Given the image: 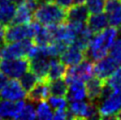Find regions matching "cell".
<instances>
[{"label": "cell", "mask_w": 121, "mask_h": 120, "mask_svg": "<svg viewBox=\"0 0 121 120\" xmlns=\"http://www.w3.org/2000/svg\"><path fill=\"white\" fill-rule=\"evenodd\" d=\"M120 29H121V28H120Z\"/></svg>", "instance_id": "cell-40"}, {"label": "cell", "mask_w": 121, "mask_h": 120, "mask_svg": "<svg viewBox=\"0 0 121 120\" xmlns=\"http://www.w3.org/2000/svg\"><path fill=\"white\" fill-rule=\"evenodd\" d=\"M33 18L44 26H52L65 22L66 12L57 4L48 3L38 6L33 13Z\"/></svg>", "instance_id": "cell-3"}, {"label": "cell", "mask_w": 121, "mask_h": 120, "mask_svg": "<svg viewBox=\"0 0 121 120\" xmlns=\"http://www.w3.org/2000/svg\"><path fill=\"white\" fill-rule=\"evenodd\" d=\"M69 119L99 118L97 105L92 101H71L69 105Z\"/></svg>", "instance_id": "cell-7"}, {"label": "cell", "mask_w": 121, "mask_h": 120, "mask_svg": "<svg viewBox=\"0 0 121 120\" xmlns=\"http://www.w3.org/2000/svg\"><path fill=\"white\" fill-rule=\"evenodd\" d=\"M60 61L65 66H74L86 58L85 52L74 45H69L60 55Z\"/></svg>", "instance_id": "cell-12"}, {"label": "cell", "mask_w": 121, "mask_h": 120, "mask_svg": "<svg viewBox=\"0 0 121 120\" xmlns=\"http://www.w3.org/2000/svg\"><path fill=\"white\" fill-rule=\"evenodd\" d=\"M104 11L110 26L121 28V0H106Z\"/></svg>", "instance_id": "cell-11"}, {"label": "cell", "mask_w": 121, "mask_h": 120, "mask_svg": "<svg viewBox=\"0 0 121 120\" xmlns=\"http://www.w3.org/2000/svg\"><path fill=\"white\" fill-rule=\"evenodd\" d=\"M86 25L91 30V32L95 34L102 31L106 27L109 26V22H108L106 13H104V11H103V12H100V13H94L89 15Z\"/></svg>", "instance_id": "cell-18"}, {"label": "cell", "mask_w": 121, "mask_h": 120, "mask_svg": "<svg viewBox=\"0 0 121 120\" xmlns=\"http://www.w3.org/2000/svg\"><path fill=\"white\" fill-rule=\"evenodd\" d=\"M55 4H57L58 6L63 8L64 10H67L69 7H71L74 4V0H53Z\"/></svg>", "instance_id": "cell-31"}, {"label": "cell", "mask_w": 121, "mask_h": 120, "mask_svg": "<svg viewBox=\"0 0 121 120\" xmlns=\"http://www.w3.org/2000/svg\"><path fill=\"white\" fill-rule=\"evenodd\" d=\"M94 63L92 60L85 58L80 63L74 66H68L66 68V73L64 76V80L66 83H71L73 80H82L86 82L90 78L94 77Z\"/></svg>", "instance_id": "cell-5"}, {"label": "cell", "mask_w": 121, "mask_h": 120, "mask_svg": "<svg viewBox=\"0 0 121 120\" xmlns=\"http://www.w3.org/2000/svg\"><path fill=\"white\" fill-rule=\"evenodd\" d=\"M24 99L19 101L0 100V118H14L16 119L20 110L24 105Z\"/></svg>", "instance_id": "cell-14"}, {"label": "cell", "mask_w": 121, "mask_h": 120, "mask_svg": "<svg viewBox=\"0 0 121 120\" xmlns=\"http://www.w3.org/2000/svg\"><path fill=\"white\" fill-rule=\"evenodd\" d=\"M66 66L58 60L56 57H51L50 64H49V69L47 73V80H54L58 78H64L66 73Z\"/></svg>", "instance_id": "cell-20"}, {"label": "cell", "mask_w": 121, "mask_h": 120, "mask_svg": "<svg viewBox=\"0 0 121 120\" xmlns=\"http://www.w3.org/2000/svg\"><path fill=\"white\" fill-rule=\"evenodd\" d=\"M118 66L120 65H118L111 56H105L97 60L94 64V74L98 78L105 81Z\"/></svg>", "instance_id": "cell-9"}, {"label": "cell", "mask_w": 121, "mask_h": 120, "mask_svg": "<svg viewBox=\"0 0 121 120\" xmlns=\"http://www.w3.org/2000/svg\"><path fill=\"white\" fill-rule=\"evenodd\" d=\"M28 70L29 59L27 57L0 60V71L4 75H6L7 78L18 79Z\"/></svg>", "instance_id": "cell-6"}, {"label": "cell", "mask_w": 121, "mask_h": 120, "mask_svg": "<svg viewBox=\"0 0 121 120\" xmlns=\"http://www.w3.org/2000/svg\"><path fill=\"white\" fill-rule=\"evenodd\" d=\"M9 1L12 2V3H14L15 5H19V4L25 2V0H9Z\"/></svg>", "instance_id": "cell-35"}, {"label": "cell", "mask_w": 121, "mask_h": 120, "mask_svg": "<svg viewBox=\"0 0 121 120\" xmlns=\"http://www.w3.org/2000/svg\"><path fill=\"white\" fill-rule=\"evenodd\" d=\"M106 0H86L85 5L88 8L89 12L91 14L100 13L104 11Z\"/></svg>", "instance_id": "cell-27"}, {"label": "cell", "mask_w": 121, "mask_h": 120, "mask_svg": "<svg viewBox=\"0 0 121 120\" xmlns=\"http://www.w3.org/2000/svg\"><path fill=\"white\" fill-rule=\"evenodd\" d=\"M39 80L38 77L32 71H26L23 75L19 77V82L25 91H29Z\"/></svg>", "instance_id": "cell-25"}, {"label": "cell", "mask_w": 121, "mask_h": 120, "mask_svg": "<svg viewBox=\"0 0 121 120\" xmlns=\"http://www.w3.org/2000/svg\"><path fill=\"white\" fill-rule=\"evenodd\" d=\"M117 118H120V119H121V111H120V113L118 114V117H117Z\"/></svg>", "instance_id": "cell-38"}, {"label": "cell", "mask_w": 121, "mask_h": 120, "mask_svg": "<svg viewBox=\"0 0 121 120\" xmlns=\"http://www.w3.org/2000/svg\"><path fill=\"white\" fill-rule=\"evenodd\" d=\"M86 92H87V99L89 101L96 102L101 97L102 92L105 87V81L98 77H92L86 81Z\"/></svg>", "instance_id": "cell-15"}, {"label": "cell", "mask_w": 121, "mask_h": 120, "mask_svg": "<svg viewBox=\"0 0 121 120\" xmlns=\"http://www.w3.org/2000/svg\"><path fill=\"white\" fill-rule=\"evenodd\" d=\"M34 44L35 43L31 38H24L19 41L4 43L0 46V59L27 57Z\"/></svg>", "instance_id": "cell-4"}, {"label": "cell", "mask_w": 121, "mask_h": 120, "mask_svg": "<svg viewBox=\"0 0 121 120\" xmlns=\"http://www.w3.org/2000/svg\"><path fill=\"white\" fill-rule=\"evenodd\" d=\"M89 10L83 4H75L69 7L66 12V21L86 23L89 17Z\"/></svg>", "instance_id": "cell-17"}, {"label": "cell", "mask_w": 121, "mask_h": 120, "mask_svg": "<svg viewBox=\"0 0 121 120\" xmlns=\"http://www.w3.org/2000/svg\"><path fill=\"white\" fill-rule=\"evenodd\" d=\"M50 59L47 56H38L31 58L29 61V70L35 74L38 79H47Z\"/></svg>", "instance_id": "cell-13"}, {"label": "cell", "mask_w": 121, "mask_h": 120, "mask_svg": "<svg viewBox=\"0 0 121 120\" xmlns=\"http://www.w3.org/2000/svg\"><path fill=\"white\" fill-rule=\"evenodd\" d=\"M34 10L26 2H23L17 5L15 15L10 24H24L32 21Z\"/></svg>", "instance_id": "cell-19"}, {"label": "cell", "mask_w": 121, "mask_h": 120, "mask_svg": "<svg viewBox=\"0 0 121 120\" xmlns=\"http://www.w3.org/2000/svg\"><path fill=\"white\" fill-rule=\"evenodd\" d=\"M35 2L37 4V6H40V5H44V4L52 3L53 0H35Z\"/></svg>", "instance_id": "cell-34"}, {"label": "cell", "mask_w": 121, "mask_h": 120, "mask_svg": "<svg viewBox=\"0 0 121 120\" xmlns=\"http://www.w3.org/2000/svg\"><path fill=\"white\" fill-rule=\"evenodd\" d=\"M36 117V109L33 103H24L16 119H35Z\"/></svg>", "instance_id": "cell-26"}, {"label": "cell", "mask_w": 121, "mask_h": 120, "mask_svg": "<svg viewBox=\"0 0 121 120\" xmlns=\"http://www.w3.org/2000/svg\"><path fill=\"white\" fill-rule=\"evenodd\" d=\"M15 12H16V5L10 1L0 5V23L5 25V26L9 25L12 22Z\"/></svg>", "instance_id": "cell-21"}, {"label": "cell", "mask_w": 121, "mask_h": 120, "mask_svg": "<svg viewBox=\"0 0 121 120\" xmlns=\"http://www.w3.org/2000/svg\"><path fill=\"white\" fill-rule=\"evenodd\" d=\"M49 85V93L50 95L54 96H66L68 91V84L64 78H58L54 80H50Z\"/></svg>", "instance_id": "cell-22"}, {"label": "cell", "mask_w": 121, "mask_h": 120, "mask_svg": "<svg viewBox=\"0 0 121 120\" xmlns=\"http://www.w3.org/2000/svg\"><path fill=\"white\" fill-rule=\"evenodd\" d=\"M48 103L51 106V108L54 110L57 109H65L68 107V100L65 96H54L51 95L48 98Z\"/></svg>", "instance_id": "cell-28"}, {"label": "cell", "mask_w": 121, "mask_h": 120, "mask_svg": "<svg viewBox=\"0 0 121 120\" xmlns=\"http://www.w3.org/2000/svg\"><path fill=\"white\" fill-rule=\"evenodd\" d=\"M67 91V100L68 101H80L87 99V92H86V85L82 80H73L69 83Z\"/></svg>", "instance_id": "cell-16"}, {"label": "cell", "mask_w": 121, "mask_h": 120, "mask_svg": "<svg viewBox=\"0 0 121 120\" xmlns=\"http://www.w3.org/2000/svg\"><path fill=\"white\" fill-rule=\"evenodd\" d=\"M105 86L112 91H121V67L118 66L114 72L105 80Z\"/></svg>", "instance_id": "cell-23"}, {"label": "cell", "mask_w": 121, "mask_h": 120, "mask_svg": "<svg viewBox=\"0 0 121 120\" xmlns=\"http://www.w3.org/2000/svg\"><path fill=\"white\" fill-rule=\"evenodd\" d=\"M118 36L119 30L114 26H108L102 31L93 34L85 51V56L94 62L107 56L112 44Z\"/></svg>", "instance_id": "cell-1"}, {"label": "cell", "mask_w": 121, "mask_h": 120, "mask_svg": "<svg viewBox=\"0 0 121 120\" xmlns=\"http://www.w3.org/2000/svg\"><path fill=\"white\" fill-rule=\"evenodd\" d=\"M69 118V112L68 110L65 109H57L55 110V112H53V119L56 120H64Z\"/></svg>", "instance_id": "cell-30"}, {"label": "cell", "mask_w": 121, "mask_h": 120, "mask_svg": "<svg viewBox=\"0 0 121 120\" xmlns=\"http://www.w3.org/2000/svg\"><path fill=\"white\" fill-rule=\"evenodd\" d=\"M9 0H0V5H2V4H4V3H6V2H8Z\"/></svg>", "instance_id": "cell-37"}, {"label": "cell", "mask_w": 121, "mask_h": 120, "mask_svg": "<svg viewBox=\"0 0 121 120\" xmlns=\"http://www.w3.org/2000/svg\"><path fill=\"white\" fill-rule=\"evenodd\" d=\"M96 105L99 118H117L121 111V92L112 91L105 86Z\"/></svg>", "instance_id": "cell-2"}, {"label": "cell", "mask_w": 121, "mask_h": 120, "mask_svg": "<svg viewBox=\"0 0 121 120\" xmlns=\"http://www.w3.org/2000/svg\"><path fill=\"white\" fill-rule=\"evenodd\" d=\"M86 0H74V4H83Z\"/></svg>", "instance_id": "cell-36"}, {"label": "cell", "mask_w": 121, "mask_h": 120, "mask_svg": "<svg viewBox=\"0 0 121 120\" xmlns=\"http://www.w3.org/2000/svg\"><path fill=\"white\" fill-rule=\"evenodd\" d=\"M36 116L39 119H53V111L51 109V106L49 105L48 102H46L45 100L38 102L36 107Z\"/></svg>", "instance_id": "cell-24"}, {"label": "cell", "mask_w": 121, "mask_h": 120, "mask_svg": "<svg viewBox=\"0 0 121 120\" xmlns=\"http://www.w3.org/2000/svg\"><path fill=\"white\" fill-rule=\"evenodd\" d=\"M0 98L9 101H19L26 98V91L23 89L17 79L7 81L4 87L0 91Z\"/></svg>", "instance_id": "cell-8"}, {"label": "cell", "mask_w": 121, "mask_h": 120, "mask_svg": "<svg viewBox=\"0 0 121 120\" xmlns=\"http://www.w3.org/2000/svg\"><path fill=\"white\" fill-rule=\"evenodd\" d=\"M48 82L49 81L47 79H39L37 83L28 91L26 98L32 103H38L39 101L47 99L50 96Z\"/></svg>", "instance_id": "cell-10"}, {"label": "cell", "mask_w": 121, "mask_h": 120, "mask_svg": "<svg viewBox=\"0 0 121 120\" xmlns=\"http://www.w3.org/2000/svg\"><path fill=\"white\" fill-rule=\"evenodd\" d=\"M109 55L113 58L118 65H121V36H118L112 44L109 50Z\"/></svg>", "instance_id": "cell-29"}, {"label": "cell", "mask_w": 121, "mask_h": 120, "mask_svg": "<svg viewBox=\"0 0 121 120\" xmlns=\"http://www.w3.org/2000/svg\"><path fill=\"white\" fill-rule=\"evenodd\" d=\"M7 81H8L7 76H6V75H4L2 72L0 71V91L2 90V88L4 87V85L6 84Z\"/></svg>", "instance_id": "cell-33"}, {"label": "cell", "mask_w": 121, "mask_h": 120, "mask_svg": "<svg viewBox=\"0 0 121 120\" xmlns=\"http://www.w3.org/2000/svg\"><path fill=\"white\" fill-rule=\"evenodd\" d=\"M5 28L6 26L5 25H3L0 23V46L3 45L5 43V41H4V34H5Z\"/></svg>", "instance_id": "cell-32"}, {"label": "cell", "mask_w": 121, "mask_h": 120, "mask_svg": "<svg viewBox=\"0 0 121 120\" xmlns=\"http://www.w3.org/2000/svg\"><path fill=\"white\" fill-rule=\"evenodd\" d=\"M120 92H121V91H120Z\"/></svg>", "instance_id": "cell-39"}]
</instances>
